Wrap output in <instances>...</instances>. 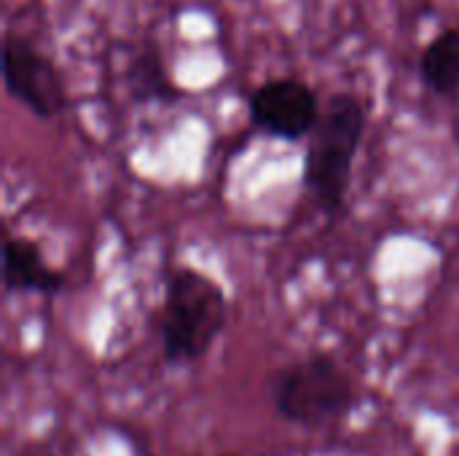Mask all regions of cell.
I'll return each mask as SVG.
<instances>
[{"label":"cell","mask_w":459,"mask_h":456,"mask_svg":"<svg viewBox=\"0 0 459 456\" xmlns=\"http://www.w3.org/2000/svg\"><path fill=\"white\" fill-rule=\"evenodd\" d=\"M420 81L436 97H459V27L441 30L420 54Z\"/></svg>","instance_id":"ba28073f"},{"label":"cell","mask_w":459,"mask_h":456,"mask_svg":"<svg viewBox=\"0 0 459 456\" xmlns=\"http://www.w3.org/2000/svg\"><path fill=\"white\" fill-rule=\"evenodd\" d=\"M266 390L274 414L301 430L331 427L358 406L352 374L328 352H312L274 368Z\"/></svg>","instance_id":"3957f363"},{"label":"cell","mask_w":459,"mask_h":456,"mask_svg":"<svg viewBox=\"0 0 459 456\" xmlns=\"http://www.w3.org/2000/svg\"><path fill=\"white\" fill-rule=\"evenodd\" d=\"M126 89L134 105H175L183 99L180 86L169 78L156 38H143L126 65Z\"/></svg>","instance_id":"52a82bcc"},{"label":"cell","mask_w":459,"mask_h":456,"mask_svg":"<svg viewBox=\"0 0 459 456\" xmlns=\"http://www.w3.org/2000/svg\"><path fill=\"white\" fill-rule=\"evenodd\" d=\"M67 285V277L48 266L38 242L8 234L3 239V293L11 296H56Z\"/></svg>","instance_id":"8992f818"},{"label":"cell","mask_w":459,"mask_h":456,"mask_svg":"<svg viewBox=\"0 0 459 456\" xmlns=\"http://www.w3.org/2000/svg\"><path fill=\"white\" fill-rule=\"evenodd\" d=\"M323 105L304 78H269L247 94V118L255 132L282 140H309Z\"/></svg>","instance_id":"5b68a950"},{"label":"cell","mask_w":459,"mask_h":456,"mask_svg":"<svg viewBox=\"0 0 459 456\" xmlns=\"http://www.w3.org/2000/svg\"><path fill=\"white\" fill-rule=\"evenodd\" d=\"M366 126L368 110L360 94L333 91L323 102L320 121L307 140L301 188L325 215H339L347 204Z\"/></svg>","instance_id":"6da1fadb"},{"label":"cell","mask_w":459,"mask_h":456,"mask_svg":"<svg viewBox=\"0 0 459 456\" xmlns=\"http://www.w3.org/2000/svg\"><path fill=\"white\" fill-rule=\"evenodd\" d=\"M229 325V296L218 280L194 269L172 266L164 280L159 344L169 368L204 360Z\"/></svg>","instance_id":"7a4b0ae2"},{"label":"cell","mask_w":459,"mask_h":456,"mask_svg":"<svg viewBox=\"0 0 459 456\" xmlns=\"http://www.w3.org/2000/svg\"><path fill=\"white\" fill-rule=\"evenodd\" d=\"M3 86L11 99L27 108L35 118L51 121L62 116L70 105L65 75L54 59L40 51L30 38L19 32H5L0 54Z\"/></svg>","instance_id":"277c9868"}]
</instances>
